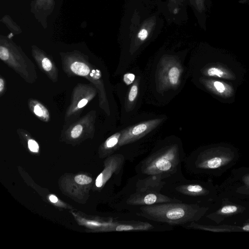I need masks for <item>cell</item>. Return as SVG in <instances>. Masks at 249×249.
I'll return each mask as SVG.
<instances>
[{"label":"cell","instance_id":"29","mask_svg":"<svg viewBox=\"0 0 249 249\" xmlns=\"http://www.w3.org/2000/svg\"><path fill=\"white\" fill-rule=\"evenodd\" d=\"M49 199L53 203H56L58 201L57 198L53 195L50 196Z\"/></svg>","mask_w":249,"mask_h":249},{"label":"cell","instance_id":"18","mask_svg":"<svg viewBox=\"0 0 249 249\" xmlns=\"http://www.w3.org/2000/svg\"><path fill=\"white\" fill-rule=\"evenodd\" d=\"M33 111L35 114L40 118L47 121L49 114L47 109L41 104L36 103L33 107Z\"/></svg>","mask_w":249,"mask_h":249},{"label":"cell","instance_id":"23","mask_svg":"<svg viewBox=\"0 0 249 249\" xmlns=\"http://www.w3.org/2000/svg\"><path fill=\"white\" fill-rule=\"evenodd\" d=\"M28 144L29 149L32 152H37L38 151V144L35 140L32 139L29 140L28 141Z\"/></svg>","mask_w":249,"mask_h":249},{"label":"cell","instance_id":"13","mask_svg":"<svg viewBox=\"0 0 249 249\" xmlns=\"http://www.w3.org/2000/svg\"><path fill=\"white\" fill-rule=\"evenodd\" d=\"M152 225L143 222H121L116 225L115 231H146L151 229Z\"/></svg>","mask_w":249,"mask_h":249},{"label":"cell","instance_id":"2","mask_svg":"<svg viewBox=\"0 0 249 249\" xmlns=\"http://www.w3.org/2000/svg\"><path fill=\"white\" fill-rule=\"evenodd\" d=\"M209 209L197 203L169 202L142 206L139 214L154 221L183 225L199 220Z\"/></svg>","mask_w":249,"mask_h":249},{"label":"cell","instance_id":"3","mask_svg":"<svg viewBox=\"0 0 249 249\" xmlns=\"http://www.w3.org/2000/svg\"><path fill=\"white\" fill-rule=\"evenodd\" d=\"M181 148L177 143L168 144L152 152L139 164L143 175L160 176L163 179L176 174L184 160Z\"/></svg>","mask_w":249,"mask_h":249},{"label":"cell","instance_id":"14","mask_svg":"<svg viewBox=\"0 0 249 249\" xmlns=\"http://www.w3.org/2000/svg\"><path fill=\"white\" fill-rule=\"evenodd\" d=\"M189 226L193 229L216 232L241 231L240 227L235 226L222 225L218 226L199 225L195 222L190 223Z\"/></svg>","mask_w":249,"mask_h":249},{"label":"cell","instance_id":"11","mask_svg":"<svg viewBox=\"0 0 249 249\" xmlns=\"http://www.w3.org/2000/svg\"><path fill=\"white\" fill-rule=\"evenodd\" d=\"M203 74L206 76L217 77L226 79L234 80L235 74L229 69L221 65H214L204 69Z\"/></svg>","mask_w":249,"mask_h":249},{"label":"cell","instance_id":"25","mask_svg":"<svg viewBox=\"0 0 249 249\" xmlns=\"http://www.w3.org/2000/svg\"><path fill=\"white\" fill-rule=\"evenodd\" d=\"M124 79L126 84H129L134 81V76L132 73H127L124 76Z\"/></svg>","mask_w":249,"mask_h":249},{"label":"cell","instance_id":"1","mask_svg":"<svg viewBox=\"0 0 249 249\" xmlns=\"http://www.w3.org/2000/svg\"><path fill=\"white\" fill-rule=\"evenodd\" d=\"M239 158L238 152L233 148L215 145L198 150L185 160L192 172L218 177L236 164Z\"/></svg>","mask_w":249,"mask_h":249},{"label":"cell","instance_id":"17","mask_svg":"<svg viewBox=\"0 0 249 249\" xmlns=\"http://www.w3.org/2000/svg\"><path fill=\"white\" fill-rule=\"evenodd\" d=\"M0 21L5 24L6 26L13 32L16 34L21 33L20 27L8 15L3 16Z\"/></svg>","mask_w":249,"mask_h":249},{"label":"cell","instance_id":"12","mask_svg":"<svg viewBox=\"0 0 249 249\" xmlns=\"http://www.w3.org/2000/svg\"><path fill=\"white\" fill-rule=\"evenodd\" d=\"M55 6L54 0H35L32 10L35 15L47 17L53 11Z\"/></svg>","mask_w":249,"mask_h":249},{"label":"cell","instance_id":"30","mask_svg":"<svg viewBox=\"0 0 249 249\" xmlns=\"http://www.w3.org/2000/svg\"><path fill=\"white\" fill-rule=\"evenodd\" d=\"M241 231H249V224L240 227Z\"/></svg>","mask_w":249,"mask_h":249},{"label":"cell","instance_id":"5","mask_svg":"<svg viewBox=\"0 0 249 249\" xmlns=\"http://www.w3.org/2000/svg\"><path fill=\"white\" fill-rule=\"evenodd\" d=\"M156 82L160 89H176L180 84L183 72L181 63L172 57H165L159 63Z\"/></svg>","mask_w":249,"mask_h":249},{"label":"cell","instance_id":"21","mask_svg":"<svg viewBox=\"0 0 249 249\" xmlns=\"http://www.w3.org/2000/svg\"><path fill=\"white\" fill-rule=\"evenodd\" d=\"M42 66L44 70L49 71L52 70L53 65L51 60L47 57H44L42 59Z\"/></svg>","mask_w":249,"mask_h":249},{"label":"cell","instance_id":"27","mask_svg":"<svg viewBox=\"0 0 249 249\" xmlns=\"http://www.w3.org/2000/svg\"><path fill=\"white\" fill-rule=\"evenodd\" d=\"M88 103V100L86 99L81 100L78 104L77 107L79 108H82L84 107Z\"/></svg>","mask_w":249,"mask_h":249},{"label":"cell","instance_id":"10","mask_svg":"<svg viewBox=\"0 0 249 249\" xmlns=\"http://www.w3.org/2000/svg\"><path fill=\"white\" fill-rule=\"evenodd\" d=\"M200 81L207 89L217 96L229 98L233 94L232 86L223 81L204 78H200Z\"/></svg>","mask_w":249,"mask_h":249},{"label":"cell","instance_id":"15","mask_svg":"<svg viewBox=\"0 0 249 249\" xmlns=\"http://www.w3.org/2000/svg\"><path fill=\"white\" fill-rule=\"evenodd\" d=\"M139 84L140 80L139 78H137L132 83V85L130 87L126 95V99L127 105L129 107H131L132 106L134 105V103L138 97Z\"/></svg>","mask_w":249,"mask_h":249},{"label":"cell","instance_id":"9","mask_svg":"<svg viewBox=\"0 0 249 249\" xmlns=\"http://www.w3.org/2000/svg\"><path fill=\"white\" fill-rule=\"evenodd\" d=\"M245 210L246 207L243 206L230 202L225 204L223 203L218 209L207 215V217L218 224L225 218L242 213Z\"/></svg>","mask_w":249,"mask_h":249},{"label":"cell","instance_id":"16","mask_svg":"<svg viewBox=\"0 0 249 249\" xmlns=\"http://www.w3.org/2000/svg\"><path fill=\"white\" fill-rule=\"evenodd\" d=\"M73 72L80 76H86L89 73V69L85 64L76 61L71 65Z\"/></svg>","mask_w":249,"mask_h":249},{"label":"cell","instance_id":"31","mask_svg":"<svg viewBox=\"0 0 249 249\" xmlns=\"http://www.w3.org/2000/svg\"><path fill=\"white\" fill-rule=\"evenodd\" d=\"M174 13L175 14L177 13H178V10H177V9H175V10H174Z\"/></svg>","mask_w":249,"mask_h":249},{"label":"cell","instance_id":"24","mask_svg":"<svg viewBox=\"0 0 249 249\" xmlns=\"http://www.w3.org/2000/svg\"><path fill=\"white\" fill-rule=\"evenodd\" d=\"M148 35L147 31L145 29H142L138 34V37L142 41L144 40L147 37Z\"/></svg>","mask_w":249,"mask_h":249},{"label":"cell","instance_id":"4","mask_svg":"<svg viewBox=\"0 0 249 249\" xmlns=\"http://www.w3.org/2000/svg\"><path fill=\"white\" fill-rule=\"evenodd\" d=\"M170 190L175 195H180L184 199H194L196 202L211 201L216 196L217 190L210 182L192 181L186 183H174Z\"/></svg>","mask_w":249,"mask_h":249},{"label":"cell","instance_id":"6","mask_svg":"<svg viewBox=\"0 0 249 249\" xmlns=\"http://www.w3.org/2000/svg\"><path fill=\"white\" fill-rule=\"evenodd\" d=\"M221 187L228 196L249 200V167L232 170Z\"/></svg>","mask_w":249,"mask_h":249},{"label":"cell","instance_id":"20","mask_svg":"<svg viewBox=\"0 0 249 249\" xmlns=\"http://www.w3.org/2000/svg\"><path fill=\"white\" fill-rule=\"evenodd\" d=\"M74 180L76 183L81 185L89 184L92 181V179L84 175H79L76 176L74 178Z\"/></svg>","mask_w":249,"mask_h":249},{"label":"cell","instance_id":"19","mask_svg":"<svg viewBox=\"0 0 249 249\" xmlns=\"http://www.w3.org/2000/svg\"><path fill=\"white\" fill-rule=\"evenodd\" d=\"M121 136V131L117 132L109 137L106 141V147L108 148H111L116 146H119V142Z\"/></svg>","mask_w":249,"mask_h":249},{"label":"cell","instance_id":"22","mask_svg":"<svg viewBox=\"0 0 249 249\" xmlns=\"http://www.w3.org/2000/svg\"><path fill=\"white\" fill-rule=\"evenodd\" d=\"M82 129L83 127L81 125H76L73 128L71 131V136L73 138H76L78 137L81 134Z\"/></svg>","mask_w":249,"mask_h":249},{"label":"cell","instance_id":"8","mask_svg":"<svg viewBox=\"0 0 249 249\" xmlns=\"http://www.w3.org/2000/svg\"><path fill=\"white\" fill-rule=\"evenodd\" d=\"M180 202L176 198H172L159 192L152 191H137L127 200V203L135 206H145L158 203Z\"/></svg>","mask_w":249,"mask_h":249},{"label":"cell","instance_id":"33","mask_svg":"<svg viewBox=\"0 0 249 249\" xmlns=\"http://www.w3.org/2000/svg\"></svg>","mask_w":249,"mask_h":249},{"label":"cell","instance_id":"26","mask_svg":"<svg viewBox=\"0 0 249 249\" xmlns=\"http://www.w3.org/2000/svg\"><path fill=\"white\" fill-rule=\"evenodd\" d=\"M103 185L102 174H100L96 180V185L97 187H100Z\"/></svg>","mask_w":249,"mask_h":249},{"label":"cell","instance_id":"7","mask_svg":"<svg viewBox=\"0 0 249 249\" xmlns=\"http://www.w3.org/2000/svg\"><path fill=\"white\" fill-rule=\"evenodd\" d=\"M161 121V118L149 120L121 130L119 146H123L138 140L156 128Z\"/></svg>","mask_w":249,"mask_h":249},{"label":"cell","instance_id":"28","mask_svg":"<svg viewBox=\"0 0 249 249\" xmlns=\"http://www.w3.org/2000/svg\"><path fill=\"white\" fill-rule=\"evenodd\" d=\"M4 88V81L2 78L0 79V92L1 93Z\"/></svg>","mask_w":249,"mask_h":249},{"label":"cell","instance_id":"32","mask_svg":"<svg viewBox=\"0 0 249 249\" xmlns=\"http://www.w3.org/2000/svg\"><path fill=\"white\" fill-rule=\"evenodd\" d=\"M247 222L249 223V219L247 221Z\"/></svg>","mask_w":249,"mask_h":249}]
</instances>
